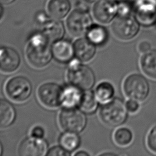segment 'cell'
<instances>
[{
    "label": "cell",
    "mask_w": 156,
    "mask_h": 156,
    "mask_svg": "<svg viewBox=\"0 0 156 156\" xmlns=\"http://www.w3.org/2000/svg\"><path fill=\"white\" fill-rule=\"evenodd\" d=\"M49 41L42 32L33 34L26 48V55L29 64L36 68L48 65L52 58V48Z\"/></svg>",
    "instance_id": "cell-1"
},
{
    "label": "cell",
    "mask_w": 156,
    "mask_h": 156,
    "mask_svg": "<svg viewBox=\"0 0 156 156\" xmlns=\"http://www.w3.org/2000/svg\"><path fill=\"white\" fill-rule=\"evenodd\" d=\"M67 78L71 85L82 90H88L95 82L93 71L87 66L81 63L78 59H73L68 66Z\"/></svg>",
    "instance_id": "cell-2"
},
{
    "label": "cell",
    "mask_w": 156,
    "mask_h": 156,
    "mask_svg": "<svg viewBox=\"0 0 156 156\" xmlns=\"http://www.w3.org/2000/svg\"><path fill=\"white\" fill-rule=\"evenodd\" d=\"M127 109L123 101L115 98L105 103L99 110L102 121L111 127L119 126L123 124L127 118Z\"/></svg>",
    "instance_id": "cell-3"
},
{
    "label": "cell",
    "mask_w": 156,
    "mask_h": 156,
    "mask_svg": "<svg viewBox=\"0 0 156 156\" xmlns=\"http://www.w3.org/2000/svg\"><path fill=\"white\" fill-rule=\"evenodd\" d=\"M123 90L130 99L142 101L146 99L149 92L147 80L139 74H132L127 76L123 83Z\"/></svg>",
    "instance_id": "cell-4"
},
{
    "label": "cell",
    "mask_w": 156,
    "mask_h": 156,
    "mask_svg": "<svg viewBox=\"0 0 156 156\" xmlns=\"http://www.w3.org/2000/svg\"><path fill=\"white\" fill-rule=\"evenodd\" d=\"M139 29V23L131 15H118L112 24V30L115 36L122 40L133 38L137 35Z\"/></svg>",
    "instance_id": "cell-5"
},
{
    "label": "cell",
    "mask_w": 156,
    "mask_h": 156,
    "mask_svg": "<svg viewBox=\"0 0 156 156\" xmlns=\"http://www.w3.org/2000/svg\"><path fill=\"white\" fill-rule=\"evenodd\" d=\"M5 90L8 97L17 102H23L27 100L32 92L30 81L23 76H15L6 83Z\"/></svg>",
    "instance_id": "cell-6"
},
{
    "label": "cell",
    "mask_w": 156,
    "mask_h": 156,
    "mask_svg": "<svg viewBox=\"0 0 156 156\" xmlns=\"http://www.w3.org/2000/svg\"><path fill=\"white\" fill-rule=\"evenodd\" d=\"M58 120L63 129L76 133L81 132L87 122L85 115L75 108L63 109L59 114Z\"/></svg>",
    "instance_id": "cell-7"
},
{
    "label": "cell",
    "mask_w": 156,
    "mask_h": 156,
    "mask_svg": "<svg viewBox=\"0 0 156 156\" xmlns=\"http://www.w3.org/2000/svg\"><path fill=\"white\" fill-rule=\"evenodd\" d=\"M91 25V18L87 10L79 9L72 12L66 20L68 30L74 37H80L87 33Z\"/></svg>",
    "instance_id": "cell-8"
},
{
    "label": "cell",
    "mask_w": 156,
    "mask_h": 156,
    "mask_svg": "<svg viewBox=\"0 0 156 156\" xmlns=\"http://www.w3.org/2000/svg\"><path fill=\"white\" fill-rule=\"evenodd\" d=\"M133 12L140 24L147 27L156 23V0H138L133 5Z\"/></svg>",
    "instance_id": "cell-9"
},
{
    "label": "cell",
    "mask_w": 156,
    "mask_h": 156,
    "mask_svg": "<svg viewBox=\"0 0 156 156\" xmlns=\"http://www.w3.org/2000/svg\"><path fill=\"white\" fill-rule=\"evenodd\" d=\"M62 89L57 83L46 82L40 86L38 89V97L44 106L55 108L61 104Z\"/></svg>",
    "instance_id": "cell-10"
},
{
    "label": "cell",
    "mask_w": 156,
    "mask_h": 156,
    "mask_svg": "<svg viewBox=\"0 0 156 156\" xmlns=\"http://www.w3.org/2000/svg\"><path fill=\"white\" fill-rule=\"evenodd\" d=\"M93 13L100 23H109L118 15V2L113 0H98L93 6Z\"/></svg>",
    "instance_id": "cell-11"
},
{
    "label": "cell",
    "mask_w": 156,
    "mask_h": 156,
    "mask_svg": "<svg viewBox=\"0 0 156 156\" xmlns=\"http://www.w3.org/2000/svg\"><path fill=\"white\" fill-rule=\"evenodd\" d=\"M48 151L47 143L43 138L30 136L21 142L18 154L23 156H43Z\"/></svg>",
    "instance_id": "cell-12"
},
{
    "label": "cell",
    "mask_w": 156,
    "mask_h": 156,
    "mask_svg": "<svg viewBox=\"0 0 156 156\" xmlns=\"http://www.w3.org/2000/svg\"><path fill=\"white\" fill-rule=\"evenodd\" d=\"M20 64V57L13 48L0 47V71L10 73L17 69Z\"/></svg>",
    "instance_id": "cell-13"
},
{
    "label": "cell",
    "mask_w": 156,
    "mask_h": 156,
    "mask_svg": "<svg viewBox=\"0 0 156 156\" xmlns=\"http://www.w3.org/2000/svg\"><path fill=\"white\" fill-rule=\"evenodd\" d=\"M74 51L77 59L87 62L94 57L96 52L95 45L88 38H80L74 43Z\"/></svg>",
    "instance_id": "cell-14"
},
{
    "label": "cell",
    "mask_w": 156,
    "mask_h": 156,
    "mask_svg": "<svg viewBox=\"0 0 156 156\" xmlns=\"http://www.w3.org/2000/svg\"><path fill=\"white\" fill-rule=\"evenodd\" d=\"M82 90L73 85H69L62 89L61 104L65 108H75L79 106L83 93Z\"/></svg>",
    "instance_id": "cell-15"
},
{
    "label": "cell",
    "mask_w": 156,
    "mask_h": 156,
    "mask_svg": "<svg viewBox=\"0 0 156 156\" xmlns=\"http://www.w3.org/2000/svg\"><path fill=\"white\" fill-rule=\"evenodd\" d=\"M54 58L61 62H68L71 60L74 54V46L68 41L59 40L55 41L52 47Z\"/></svg>",
    "instance_id": "cell-16"
},
{
    "label": "cell",
    "mask_w": 156,
    "mask_h": 156,
    "mask_svg": "<svg viewBox=\"0 0 156 156\" xmlns=\"http://www.w3.org/2000/svg\"><path fill=\"white\" fill-rule=\"evenodd\" d=\"M43 26L42 33L51 42L60 40L64 34V27L62 23L56 20H49Z\"/></svg>",
    "instance_id": "cell-17"
},
{
    "label": "cell",
    "mask_w": 156,
    "mask_h": 156,
    "mask_svg": "<svg viewBox=\"0 0 156 156\" xmlns=\"http://www.w3.org/2000/svg\"><path fill=\"white\" fill-rule=\"evenodd\" d=\"M140 66L147 77L156 79V50H149L144 53L140 60Z\"/></svg>",
    "instance_id": "cell-18"
},
{
    "label": "cell",
    "mask_w": 156,
    "mask_h": 156,
    "mask_svg": "<svg viewBox=\"0 0 156 156\" xmlns=\"http://www.w3.org/2000/svg\"><path fill=\"white\" fill-rule=\"evenodd\" d=\"M70 4L68 0H50L48 4L49 15L55 19L64 18L69 12Z\"/></svg>",
    "instance_id": "cell-19"
},
{
    "label": "cell",
    "mask_w": 156,
    "mask_h": 156,
    "mask_svg": "<svg viewBox=\"0 0 156 156\" xmlns=\"http://www.w3.org/2000/svg\"><path fill=\"white\" fill-rule=\"evenodd\" d=\"M15 118L13 106L6 100L0 99V128L10 126Z\"/></svg>",
    "instance_id": "cell-20"
},
{
    "label": "cell",
    "mask_w": 156,
    "mask_h": 156,
    "mask_svg": "<svg viewBox=\"0 0 156 156\" xmlns=\"http://www.w3.org/2000/svg\"><path fill=\"white\" fill-rule=\"evenodd\" d=\"M87 38L94 45H102L108 39V32L105 27L101 25H91L87 32Z\"/></svg>",
    "instance_id": "cell-21"
},
{
    "label": "cell",
    "mask_w": 156,
    "mask_h": 156,
    "mask_svg": "<svg viewBox=\"0 0 156 156\" xmlns=\"http://www.w3.org/2000/svg\"><path fill=\"white\" fill-rule=\"evenodd\" d=\"M114 93V88L110 82H102L97 86L94 93L98 101L105 104L113 99Z\"/></svg>",
    "instance_id": "cell-22"
},
{
    "label": "cell",
    "mask_w": 156,
    "mask_h": 156,
    "mask_svg": "<svg viewBox=\"0 0 156 156\" xmlns=\"http://www.w3.org/2000/svg\"><path fill=\"white\" fill-rule=\"evenodd\" d=\"M98 101L95 93L91 91H89V90H85L83 93L79 106L83 112L89 113H93L98 107Z\"/></svg>",
    "instance_id": "cell-23"
},
{
    "label": "cell",
    "mask_w": 156,
    "mask_h": 156,
    "mask_svg": "<svg viewBox=\"0 0 156 156\" xmlns=\"http://www.w3.org/2000/svg\"><path fill=\"white\" fill-rule=\"evenodd\" d=\"M61 146L68 151L75 150L80 143V138L76 132L66 131L60 138Z\"/></svg>",
    "instance_id": "cell-24"
},
{
    "label": "cell",
    "mask_w": 156,
    "mask_h": 156,
    "mask_svg": "<svg viewBox=\"0 0 156 156\" xmlns=\"http://www.w3.org/2000/svg\"><path fill=\"white\" fill-rule=\"evenodd\" d=\"M113 139L118 145L120 146H126L132 142L133 133L130 129L126 127H121L115 132L113 134Z\"/></svg>",
    "instance_id": "cell-25"
},
{
    "label": "cell",
    "mask_w": 156,
    "mask_h": 156,
    "mask_svg": "<svg viewBox=\"0 0 156 156\" xmlns=\"http://www.w3.org/2000/svg\"><path fill=\"white\" fill-rule=\"evenodd\" d=\"M132 10H133V5L128 0L118 2V15H131Z\"/></svg>",
    "instance_id": "cell-26"
},
{
    "label": "cell",
    "mask_w": 156,
    "mask_h": 156,
    "mask_svg": "<svg viewBox=\"0 0 156 156\" xmlns=\"http://www.w3.org/2000/svg\"><path fill=\"white\" fill-rule=\"evenodd\" d=\"M146 143L148 148L151 151L156 153V126L149 132Z\"/></svg>",
    "instance_id": "cell-27"
},
{
    "label": "cell",
    "mask_w": 156,
    "mask_h": 156,
    "mask_svg": "<svg viewBox=\"0 0 156 156\" xmlns=\"http://www.w3.org/2000/svg\"><path fill=\"white\" fill-rule=\"evenodd\" d=\"M49 156H66L69 155V153L67 150L64 149L62 146H54L50 148L46 154Z\"/></svg>",
    "instance_id": "cell-28"
},
{
    "label": "cell",
    "mask_w": 156,
    "mask_h": 156,
    "mask_svg": "<svg viewBox=\"0 0 156 156\" xmlns=\"http://www.w3.org/2000/svg\"><path fill=\"white\" fill-rule=\"evenodd\" d=\"M126 105L127 110L131 113L136 112L139 108V104L138 101L132 99H130L129 101H127Z\"/></svg>",
    "instance_id": "cell-29"
},
{
    "label": "cell",
    "mask_w": 156,
    "mask_h": 156,
    "mask_svg": "<svg viewBox=\"0 0 156 156\" xmlns=\"http://www.w3.org/2000/svg\"><path fill=\"white\" fill-rule=\"evenodd\" d=\"M30 135L34 137L43 138L44 135V130L41 126H35L32 129Z\"/></svg>",
    "instance_id": "cell-30"
},
{
    "label": "cell",
    "mask_w": 156,
    "mask_h": 156,
    "mask_svg": "<svg viewBox=\"0 0 156 156\" xmlns=\"http://www.w3.org/2000/svg\"><path fill=\"white\" fill-rule=\"evenodd\" d=\"M138 49L141 53H145L149 50H151V45L147 41H141L139 43L138 46Z\"/></svg>",
    "instance_id": "cell-31"
},
{
    "label": "cell",
    "mask_w": 156,
    "mask_h": 156,
    "mask_svg": "<svg viewBox=\"0 0 156 156\" xmlns=\"http://www.w3.org/2000/svg\"><path fill=\"white\" fill-rule=\"evenodd\" d=\"M36 20L37 22L39 23V24L43 25L50 19L48 17V16L44 12H40L37 15Z\"/></svg>",
    "instance_id": "cell-32"
},
{
    "label": "cell",
    "mask_w": 156,
    "mask_h": 156,
    "mask_svg": "<svg viewBox=\"0 0 156 156\" xmlns=\"http://www.w3.org/2000/svg\"><path fill=\"white\" fill-rule=\"evenodd\" d=\"M74 155H76V156H87V155H89V154L85 151H80L79 152L76 153L74 154Z\"/></svg>",
    "instance_id": "cell-33"
},
{
    "label": "cell",
    "mask_w": 156,
    "mask_h": 156,
    "mask_svg": "<svg viewBox=\"0 0 156 156\" xmlns=\"http://www.w3.org/2000/svg\"><path fill=\"white\" fill-rule=\"evenodd\" d=\"M14 0H0V3L3 4H8L12 2Z\"/></svg>",
    "instance_id": "cell-34"
},
{
    "label": "cell",
    "mask_w": 156,
    "mask_h": 156,
    "mask_svg": "<svg viewBox=\"0 0 156 156\" xmlns=\"http://www.w3.org/2000/svg\"><path fill=\"white\" fill-rule=\"evenodd\" d=\"M2 7L0 5V18L2 16Z\"/></svg>",
    "instance_id": "cell-35"
},
{
    "label": "cell",
    "mask_w": 156,
    "mask_h": 156,
    "mask_svg": "<svg viewBox=\"0 0 156 156\" xmlns=\"http://www.w3.org/2000/svg\"><path fill=\"white\" fill-rule=\"evenodd\" d=\"M84 1H85L87 2H94V1H95L96 0H84Z\"/></svg>",
    "instance_id": "cell-36"
},
{
    "label": "cell",
    "mask_w": 156,
    "mask_h": 156,
    "mask_svg": "<svg viewBox=\"0 0 156 156\" xmlns=\"http://www.w3.org/2000/svg\"><path fill=\"white\" fill-rule=\"evenodd\" d=\"M1 153H2V146H1V144L0 143V155H1Z\"/></svg>",
    "instance_id": "cell-37"
},
{
    "label": "cell",
    "mask_w": 156,
    "mask_h": 156,
    "mask_svg": "<svg viewBox=\"0 0 156 156\" xmlns=\"http://www.w3.org/2000/svg\"><path fill=\"white\" fill-rule=\"evenodd\" d=\"M115 1H116V2H121V1H127V0H113Z\"/></svg>",
    "instance_id": "cell-38"
}]
</instances>
